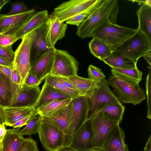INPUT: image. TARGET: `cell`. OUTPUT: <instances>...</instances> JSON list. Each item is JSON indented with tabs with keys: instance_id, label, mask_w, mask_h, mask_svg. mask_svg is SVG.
Segmentation results:
<instances>
[{
	"instance_id": "obj_1",
	"label": "cell",
	"mask_w": 151,
	"mask_h": 151,
	"mask_svg": "<svg viewBox=\"0 0 151 151\" xmlns=\"http://www.w3.org/2000/svg\"><path fill=\"white\" fill-rule=\"evenodd\" d=\"M111 73L112 75L107 81L120 101L135 105L145 99L144 91L140 87L139 82L114 73Z\"/></svg>"
},
{
	"instance_id": "obj_2",
	"label": "cell",
	"mask_w": 151,
	"mask_h": 151,
	"mask_svg": "<svg viewBox=\"0 0 151 151\" xmlns=\"http://www.w3.org/2000/svg\"><path fill=\"white\" fill-rule=\"evenodd\" d=\"M118 3L117 0H103L100 5L77 27L76 35L81 39L90 37L96 28L108 21L110 12Z\"/></svg>"
},
{
	"instance_id": "obj_3",
	"label": "cell",
	"mask_w": 151,
	"mask_h": 151,
	"mask_svg": "<svg viewBox=\"0 0 151 151\" xmlns=\"http://www.w3.org/2000/svg\"><path fill=\"white\" fill-rule=\"evenodd\" d=\"M138 29H133L111 23H104L92 33L90 37L97 38L114 48L134 35Z\"/></svg>"
},
{
	"instance_id": "obj_4",
	"label": "cell",
	"mask_w": 151,
	"mask_h": 151,
	"mask_svg": "<svg viewBox=\"0 0 151 151\" xmlns=\"http://www.w3.org/2000/svg\"><path fill=\"white\" fill-rule=\"evenodd\" d=\"M113 50L128 57L137 63L139 58L151 52V45L138 30L134 35L114 48Z\"/></svg>"
},
{
	"instance_id": "obj_5",
	"label": "cell",
	"mask_w": 151,
	"mask_h": 151,
	"mask_svg": "<svg viewBox=\"0 0 151 151\" xmlns=\"http://www.w3.org/2000/svg\"><path fill=\"white\" fill-rule=\"evenodd\" d=\"M99 84V87L95 89L93 94L87 97L89 105L88 119L108 105L113 104H122L110 90L106 80L104 79Z\"/></svg>"
},
{
	"instance_id": "obj_6",
	"label": "cell",
	"mask_w": 151,
	"mask_h": 151,
	"mask_svg": "<svg viewBox=\"0 0 151 151\" xmlns=\"http://www.w3.org/2000/svg\"><path fill=\"white\" fill-rule=\"evenodd\" d=\"M36 35L35 30L25 35L15 52L13 65L20 76L21 86L29 71L30 49Z\"/></svg>"
},
{
	"instance_id": "obj_7",
	"label": "cell",
	"mask_w": 151,
	"mask_h": 151,
	"mask_svg": "<svg viewBox=\"0 0 151 151\" xmlns=\"http://www.w3.org/2000/svg\"><path fill=\"white\" fill-rule=\"evenodd\" d=\"M72 114L70 124L66 133L64 136L63 145L69 146L76 132L88 119L89 105L85 96L72 99Z\"/></svg>"
},
{
	"instance_id": "obj_8",
	"label": "cell",
	"mask_w": 151,
	"mask_h": 151,
	"mask_svg": "<svg viewBox=\"0 0 151 151\" xmlns=\"http://www.w3.org/2000/svg\"><path fill=\"white\" fill-rule=\"evenodd\" d=\"M37 133L45 150L56 151L63 146V134L50 122L42 116Z\"/></svg>"
},
{
	"instance_id": "obj_9",
	"label": "cell",
	"mask_w": 151,
	"mask_h": 151,
	"mask_svg": "<svg viewBox=\"0 0 151 151\" xmlns=\"http://www.w3.org/2000/svg\"><path fill=\"white\" fill-rule=\"evenodd\" d=\"M79 66L76 59L67 51L56 49L50 75L64 78L77 75Z\"/></svg>"
},
{
	"instance_id": "obj_10",
	"label": "cell",
	"mask_w": 151,
	"mask_h": 151,
	"mask_svg": "<svg viewBox=\"0 0 151 151\" xmlns=\"http://www.w3.org/2000/svg\"><path fill=\"white\" fill-rule=\"evenodd\" d=\"M93 137L92 147H101L111 130L118 122L110 118L104 111H99L91 118Z\"/></svg>"
},
{
	"instance_id": "obj_11",
	"label": "cell",
	"mask_w": 151,
	"mask_h": 151,
	"mask_svg": "<svg viewBox=\"0 0 151 151\" xmlns=\"http://www.w3.org/2000/svg\"><path fill=\"white\" fill-rule=\"evenodd\" d=\"M96 0H70L63 2L54 9L52 13L61 22L87 10Z\"/></svg>"
},
{
	"instance_id": "obj_12",
	"label": "cell",
	"mask_w": 151,
	"mask_h": 151,
	"mask_svg": "<svg viewBox=\"0 0 151 151\" xmlns=\"http://www.w3.org/2000/svg\"><path fill=\"white\" fill-rule=\"evenodd\" d=\"M35 13V9H32L27 12L16 15L0 14V34L15 35Z\"/></svg>"
},
{
	"instance_id": "obj_13",
	"label": "cell",
	"mask_w": 151,
	"mask_h": 151,
	"mask_svg": "<svg viewBox=\"0 0 151 151\" xmlns=\"http://www.w3.org/2000/svg\"><path fill=\"white\" fill-rule=\"evenodd\" d=\"M56 48H51L30 63V72L42 82L51 74L54 63Z\"/></svg>"
},
{
	"instance_id": "obj_14",
	"label": "cell",
	"mask_w": 151,
	"mask_h": 151,
	"mask_svg": "<svg viewBox=\"0 0 151 151\" xmlns=\"http://www.w3.org/2000/svg\"><path fill=\"white\" fill-rule=\"evenodd\" d=\"M93 137L91 118L88 119L76 132L69 146L80 151H87L92 147Z\"/></svg>"
},
{
	"instance_id": "obj_15",
	"label": "cell",
	"mask_w": 151,
	"mask_h": 151,
	"mask_svg": "<svg viewBox=\"0 0 151 151\" xmlns=\"http://www.w3.org/2000/svg\"><path fill=\"white\" fill-rule=\"evenodd\" d=\"M47 24L45 40L47 46L51 48L55 47L54 45L58 40L65 37L68 24L60 21L52 13L49 16Z\"/></svg>"
},
{
	"instance_id": "obj_16",
	"label": "cell",
	"mask_w": 151,
	"mask_h": 151,
	"mask_svg": "<svg viewBox=\"0 0 151 151\" xmlns=\"http://www.w3.org/2000/svg\"><path fill=\"white\" fill-rule=\"evenodd\" d=\"M51 116L43 117L54 124L64 134L66 133L70 124L72 114V102Z\"/></svg>"
},
{
	"instance_id": "obj_17",
	"label": "cell",
	"mask_w": 151,
	"mask_h": 151,
	"mask_svg": "<svg viewBox=\"0 0 151 151\" xmlns=\"http://www.w3.org/2000/svg\"><path fill=\"white\" fill-rule=\"evenodd\" d=\"M40 91L39 86L31 87L23 83L16 99L9 106H34Z\"/></svg>"
},
{
	"instance_id": "obj_18",
	"label": "cell",
	"mask_w": 151,
	"mask_h": 151,
	"mask_svg": "<svg viewBox=\"0 0 151 151\" xmlns=\"http://www.w3.org/2000/svg\"><path fill=\"white\" fill-rule=\"evenodd\" d=\"M6 126L12 127L16 122L27 116L37 114L34 106L4 107Z\"/></svg>"
},
{
	"instance_id": "obj_19",
	"label": "cell",
	"mask_w": 151,
	"mask_h": 151,
	"mask_svg": "<svg viewBox=\"0 0 151 151\" xmlns=\"http://www.w3.org/2000/svg\"><path fill=\"white\" fill-rule=\"evenodd\" d=\"M72 99L69 95L63 93L45 83L34 106L39 107L54 101Z\"/></svg>"
},
{
	"instance_id": "obj_20",
	"label": "cell",
	"mask_w": 151,
	"mask_h": 151,
	"mask_svg": "<svg viewBox=\"0 0 151 151\" xmlns=\"http://www.w3.org/2000/svg\"><path fill=\"white\" fill-rule=\"evenodd\" d=\"M47 27V23L45 25L35 30L36 36L32 44L30 49V63L39 56L51 49L47 46L45 40Z\"/></svg>"
},
{
	"instance_id": "obj_21",
	"label": "cell",
	"mask_w": 151,
	"mask_h": 151,
	"mask_svg": "<svg viewBox=\"0 0 151 151\" xmlns=\"http://www.w3.org/2000/svg\"><path fill=\"white\" fill-rule=\"evenodd\" d=\"M64 78L74 86L82 96H91L95 89L99 86V83H97L88 78H84L78 75Z\"/></svg>"
},
{
	"instance_id": "obj_22",
	"label": "cell",
	"mask_w": 151,
	"mask_h": 151,
	"mask_svg": "<svg viewBox=\"0 0 151 151\" xmlns=\"http://www.w3.org/2000/svg\"><path fill=\"white\" fill-rule=\"evenodd\" d=\"M125 138L124 131L117 124L109 132L101 147L105 151H117L125 144Z\"/></svg>"
},
{
	"instance_id": "obj_23",
	"label": "cell",
	"mask_w": 151,
	"mask_h": 151,
	"mask_svg": "<svg viewBox=\"0 0 151 151\" xmlns=\"http://www.w3.org/2000/svg\"><path fill=\"white\" fill-rule=\"evenodd\" d=\"M49 15L47 10L38 12L33 15L24 26L15 35L22 39L26 35L47 24Z\"/></svg>"
},
{
	"instance_id": "obj_24",
	"label": "cell",
	"mask_w": 151,
	"mask_h": 151,
	"mask_svg": "<svg viewBox=\"0 0 151 151\" xmlns=\"http://www.w3.org/2000/svg\"><path fill=\"white\" fill-rule=\"evenodd\" d=\"M136 13L139 23L137 29L145 35L151 45V6L143 4Z\"/></svg>"
},
{
	"instance_id": "obj_25",
	"label": "cell",
	"mask_w": 151,
	"mask_h": 151,
	"mask_svg": "<svg viewBox=\"0 0 151 151\" xmlns=\"http://www.w3.org/2000/svg\"><path fill=\"white\" fill-rule=\"evenodd\" d=\"M18 127L7 129L6 133L1 143L0 151H18L24 138Z\"/></svg>"
},
{
	"instance_id": "obj_26",
	"label": "cell",
	"mask_w": 151,
	"mask_h": 151,
	"mask_svg": "<svg viewBox=\"0 0 151 151\" xmlns=\"http://www.w3.org/2000/svg\"><path fill=\"white\" fill-rule=\"evenodd\" d=\"M103 61L111 68L130 69L137 67V63L129 58L114 50Z\"/></svg>"
},
{
	"instance_id": "obj_27",
	"label": "cell",
	"mask_w": 151,
	"mask_h": 151,
	"mask_svg": "<svg viewBox=\"0 0 151 151\" xmlns=\"http://www.w3.org/2000/svg\"><path fill=\"white\" fill-rule=\"evenodd\" d=\"M92 38L88 44L90 52L95 57L103 61L110 55L113 48L97 38Z\"/></svg>"
},
{
	"instance_id": "obj_28",
	"label": "cell",
	"mask_w": 151,
	"mask_h": 151,
	"mask_svg": "<svg viewBox=\"0 0 151 151\" xmlns=\"http://www.w3.org/2000/svg\"><path fill=\"white\" fill-rule=\"evenodd\" d=\"M12 94V86L11 79L0 71V105H10Z\"/></svg>"
},
{
	"instance_id": "obj_29",
	"label": "cell",
	"mask_w": 151,
	"mask_h": 151,
	"mask_svg": "<svg viewBox=\"0 0 151 151\" xmlns=\"http://www.w3.org/2000/svg\"><path fill=\"white\" fill-rule=\"evenodd\" d=\"M72 99L53 101L36 109L37 114L41 116H50L62 108L68 105Z\"/></svg>"
},
{
	"instance_id": "obj_30",
	"label": "cell",
	"mask_w": 151,
	"mask_h": 151,
	"mask_svg": "<svg viewBox=\"0 0 151 151\" xmlns=\"http://www.w3.org/2000/svg\"><path fill=\"white\" fill-rule=\"evenodd\" d=\"M125 106L122 104H111L107 106L100 111L105 112L111 119L119 124L122 122Z\"/></svg>"
},
{
	"instance_id": "obj_31",
	"label": "cell",
	"mask_w": 151,
	"mask_h": 151,
	"mask_svg": "<svg viewBox=\"0 0 151 151\" xmlns=\"http://www.w3.org/2000/svg\"><path fill=\"white\" fill-rule=\"evenodd\" d=\"M111 72L139 83L142 80V73L137 67L130 69L112 68Z\"/></svg>"
},
{
	"instance_id": "obj_32",
	"label": "cell",
	"mask_w": 151,
	"mask_h": 151,
	"mask_svg": "<svg viewBox=\"0 0 151 151\" xmlns=\"http://www.w3.org/2000/svg\"><path fill=\"white\" fill-rule=\"evenodd\" d=\"M45 79V83L59 91L69 95L72 99L81 96L78 92L67 88L55 80L50 75L46 77Z\"/></svg>"
},
{
	"instance_id": "obj_33",
	"label": "cell",
	"mask_w": 151,
	"mask_h": 151,
	"mask_svg": "<svg viewBox=\"0 0 151 151\" xmlns=\"http://www.w3.org/2000/svg\"><path fill=\"white\" fill-rule=\"evenodd\" d=\"M41 119V116L38 114L33 115L25 127L20 131V134L23 136L28 135L30 136L35 134L37 132Z\"/></svg>"
},
{
	"instance_id": "obj_34",
	"label": "cell",
	"mask_w": 151,
	"mask_h": 151,
	"mask_svg": "<svg viewBox=\"0 0 151 151\" xmlns=\"http://www.w3.org/2000/svg\"><path fill=\"white\" fill-rule=\"evenodd\" d=\"M11 70V80L12 86V94L10 104L15 100L21 89V82L20 76L13 65L9 66Z\"/></svg>"
},
{
	"instance_id": "obj_35",
	"label": "cell",
	"mask_w": 151,
	"mask_h": 151,
	"mask_svg": "<svg viewBox=\"0 0 151 151\" xmlns=\"http://www.w3.org/2000/svg\"><path fill=\"white\" fill-rule=\"evenodd\" d=\"M88 78L97 83H99L105 77L101 69L92 65L88 66Z\"/></svg>"
},
{
	"instance_id": "obj_36",
	"label": "cell",
	"mask_w": 151,
	"mask_h": 151,
	"mask_svg": "<svg viewBox=\"0 0 151 151\" xmlns=\"http://www.w3.org/2000/svg\"><path fill=\"white\" fill-rule=\"evenodd\" d=\"M10 11L7 14V16L17 15L27 12L29 10L22 1L12 3Z\"/></svg>"
},
{
	"instance_id": "obj_37",
	"label": "cell",
	"mask_w": 151,
	"mask_h": 151,
	"mask_svg": "<svg viewBox=\"0 0 151 151\" xmlns=\"http://www.w3.org/2000/svg\"><path fill=\"white\" fill-rule=\"evenodd\" d=\"M18 151H38L37 143L30 137L24 138Z\"/></svg>"
},
{
	"instance_id": "obj_38",
	"label": "cell",
	"mask_w": 151,
	"mask_h": 151,
	"mask_svg": "<svg viewBox=\"0 0 151 151\" xmlns=\"http://www.w3.org/2000/svg\"><path fill=\"white\" fill-rule=\"evenodd\" d=\"M146 93L147 97V117L151 119V71L147 74L146 81Z\"/></svg>"
},
{
	"instance_id": "obj_39",
	"label": "cell",
	"mask_w": 151,
	"mask_h": 151,
	"mask_svg": "<svg viewBox=\"0 0 151 151\" xmlns=\"http://www.w3.org/2000/svg\"><path fill=\"white\" fill-rule=\"evenodd\" d=\"M12 45L4 46L0 45V56L11 62L13 63L15 52L12 49Z\"/></svg>"
},
{
	"instance_id": "obj_40",
	"label": "cell",
	"mask_w": 151,
	"mask_h": 151,
	"mask_svg": "<svg viewBox=\"0 0 151 151\" xmlns=\"http://www.w3.org/2000/svg\"><path fill=\"white\" fill-rule=\"evenodd\" d=\"M19 39L15 35L0 34V45L6 46L12 45Z\"/></svg>"
},
{
	"instance_id": "obj_41",
	"label": "cell",
	"mask_w": 151,
	"mask_h": 151,
	"mask_svg": "<svg viewBox=\"0 0 151 151\" xmlns=\"http://www.w3.org/2000/svg\"><path fill=\"white\" fill-rule=\"evenodd\" d=\"M42 82L38 80L36 77L32 73L29 72L27 76L24 83L31 87L38 86Z\"/></svg>"
},
{
	"instance_id": "obj_42",
	"label": "cell",
	"mask_w": 151,
	"mask_h": 151,
	"mask_svg": "<svg viewBox=\"0 0 151 151\" xmlns=\"http://www.w3.org/2000/svg\"><path fill=\"white\" fill-rule=\"evenodd\" d=\"M119 11V6L117 4L113 8L110 12L108 22L114 24H117L116 18Z\"/></svg>"
},
{
	"instance_id": "obj_43",
	"label": "cell",
	"mask_w": 151,
	"mask_h": 151,
	"mask_svg": "<svg viewBox=\"0 0 151 151\" xmlns=\"http://www.w3.org/2000/svg\"><path fill=\"white\" fill-rule=\"evenodd\" d=\"M51 76L55 80L60 83L64 86L78 92L75 86L64 78L58 76Z\"/></svg>"
},
{
	"instance_id": "obj_44",
	"label": "cell",
	"mask_w": 151,
	"mask_h": 151,
	"mask_svg": "<svg viewBox=\"0 0 151 151\" xmlns=\"http://www.w3.org/2000/svg\"><path fill=\"white\" fill-rule=\"evenodd\" d=\"M33 115L27 116L22 119L14 123L12 127L13 128L18 127L21 128L23 126L26 125Z\"/></svg>"
},
{
	"instance_id": "obj_45",
	"label": "cell",
	"mask_w": 151,
	"mask_h": 151,
	"mask_svg": "<svg viewBox=\"0 0 151 151\" xmlns=\"http://www.w3.org/2000/svg\"><path fill=\"white\" fill-rule=\"evenodd\" d=\"M0 71L11 79L12 71L9 66L0 65Z\"/></svg>"
},
{
	"instance_id": "obj_46",
	"label": "cell",
	"mask_w": 151,
	"mask_h": 151,
	"mask_svg": "<svg viewBox=\"0 0 151 151\" xmlns=\"http://www.w3.org/2000/svg\"><path fill=\"white\" fill-rule=\"evenodd\" d=\"M7 129H6L5 124H0V142H1L6 133Z\"/></svg>"
},
{
	"instance_id": "obj_47",
	"label": "cell",
	"mask_w": 151,
	"mask_h": 151,
	"mask_svg": "<svg viewBox=\"0 0 151 151\" xmlns=\"http://www.w3.org/2000/svg\"><path fill=\"white\" fill-rule=\"evenodd\" d=\"M5 121L4 107L0 105V124H5Z\"/></svg>"
},
{
	"instance_id": "obj_48",
	"label": "cell",
	"mask_w": 151,
	"mask_h": 151,
	"mask_svg": "<svg viewBox=\"0 0 151 151\" xmlns=\"http://www.w3.org/2000/svg\"><path fill=\"white\" fill-rule=\"evenodd\" d=\"M56 151H80L69 146H62L59 148Z\"/></svg>"
},
{
	"instance_id": "obj_49",
	"label": "cell",
	"mask_w": 151,
	"mask_h": 151,
	"mask_svg": "<svg viewBox=\"0 0 151 151\" xmlns=\"http://www.w3.org/2000/svg\"><path fill=\"white\" fill-rule=\"evenodd\" d=\"M144 151H151V135H150L145 144Z\"/></svg>"
},
{
	"instance_id": "obj_50",
	"label": "cell",
	"mask_w": 151,
	"mask_h": 151,
	"mask_svg": "<svg viewBox=\"0 0 151 151\" xmlns=\"http://www.w3.org/2000/svg\"><path fill=\"white\" fill-rule=\"evenodd\" d=\"M0 65L10 66L13 65V63L9 61L0 56Z\"/></svg>"
},
{
	"instance_id": "obj_51",
	"label": "cell",
	"mask_w": 151,
	"mask_h": 151,
	"mask_svg": "<svg viewBox=\"0 0 151 151\" xmlns=\"http://www.w3.org/2000/svg\"><path fill=\"white\" fill-rule=\"evenodd\" d=\"M133 2L135 1L139 3V4H145L151 6V0H140V1H131Z\"/></svg>"
},
{
	"instance_id": "obj_52",
	"label": "cell",
	"mask_w": 151,
	"mask_h": 151,
	"mask_svg": "<svg viewBox=\"0 0 151 151\" xmlns=\"http://www.w3.org/2000/svg\"><path fill=\"white\" fill-rule=\"evenodd\" d=\"M145 59L149 64L150 66L151 65V52L143 56Z\"/></svg>"
},
{
	"instance_id": "obj_53",
	"label": "cell",
	"mask_w": 151,
	"mask_h": 151,
	"mask_svg": "<svg viewBox=\"0 0 151 151\" xmlns=\"http://www.w3.org/2000/svg\"><path fill=\"white\" fill-rule=\"evenodd\" d=\"M117 151H129L127 145L125 143L121 146Z\"/></svg>"
},
{
	"instance_id": "obj_54",
	"label": "cell",
	"mask_w": 151,
	"mask_h": 151,
	"mask_svg": "<svg viewBox=\"0 0 151 151\" xmlns=\"http://www.w3.org/2000/svg\"><path fill=\"white\" fill-rule=\"evenodd\" d=\"M87 151H105L102 147H93Z\"/></svg>"
},
{
	"instance_id": "obj_55",
	"label": "cell",
	"mask_w": 151,
	"mask_h": 151,
	"mask_svg": "<svg viewBox=\"0 0 151 151\" xmlns=\"http://www.w3.org/2000/svg\"><path fill=\"white\" fill-rule=\"evenodd\" d=\"M9 1V0H0V11L3 7Z\"/></svg>"
},
{
	"instance_id": "obj_56",
	"label": "cell",
	"mask_w": 151,
	"mask_h": 151,
	"mask_svg": "<svg viewBox=\"0 0 151 151\" xmlns=\"http://www.w3.org/2000/svg\"><path fill=\"white\" fill-rule=\"evenodd\" d=\"M1 142H0V149L1 148Z\"/></svg>"
}]
</instances>
